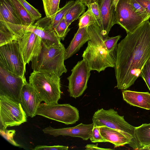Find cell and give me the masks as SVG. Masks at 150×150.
Masks as SVG:
<instances>
[{
    "instance_id": "obj_5",
    "label": "cell",
    "mask_w": 150,
    "mask_h": 150,
    "mask_svg": "<svg viewBox=\"0 0 150 150\" xmlns=\"http://www.w3.org/2000/svg\"><path fill=\"white\" fill-rule=\"evenodd\" d=\"M92 120L94 126H106L119 131L130 140V147L139 150L135 135V127L126 121L124 116L120 115L114 109H98L94 113Z\"/></svg>"
},
{
    "instance_id": "obj_29",
    "label": "cell",
    "mask_w": 150,
    "mask_h": 150,
    "mask_svg": "<svg viewBox=\"0 0 150 150\" xmlns=\"http://www.w3.org/2000/svg\"><path fill=\"white\" fill-rule=\"evenodd\" d=\"M121 37L120 35L110 37L107 36L105 37L104 43L107 50L109 52H116L117 43Z\"/></svg>"
},
{
    "instance_id": "obj_22",
    "label": "cell",
    "mask_w": 150,
    "mask_h": 150,
    "mask_svg": "<svg viewBox=\"0 0 150 150\" xmlns=\"http://www.w3.org/2000/svg\"><path fill=\"white\" fill-rule=\"evenodd\" d=\"M85 4L79 0L75 1L74 4L67 11L64 17L68 25L77 20L85 12L86 8Z\"/></svg>"
},
{
    "instance_id": "obj_33",
    "label": "cell",
    "mask_w": 150,
    "mask_h": 150,
    "mask_svg": "<svg viewBox=\"0 0 150 150\" xmlns=\"http://www.w3.org/2000/svg\"><path fill=\"white\" fill-rule=\"evenodd\" d=\"M36 21L40 19L41 14L38 11L29 4L26 0H18Z\"/></svg>"
},
{
    "instance_id": "obj_41",
    "label": "cell",
    "mask_w": 150,
    "mask_h": 150,
    "mask_svg": "<svg viewBox=\"0 0 150 150\" xmlns=\"http://www.w3.org/2000/svg\"><path fill=\"white\" fill-rule=\"evenodd\" d=\"M119 0H112V4L114 7L116 8L117 4Z\"/></svg>"
},
{
    "instance_id": "obj_32",
    "label": "cell",
    "mask_w": 150,
    "mask_h": 150,
    "mask_svg": "<svg viewBox=\"0 0 150 150\" xmlns=\"http://www.w3.org/2000/svg\"><path fill=\"white\" fill-rule=\"evenodd\" d=\"M132 1L133 8L135 13L144 21L149 20L150 16L145 9L135 0H132Z\"/></svg>"
},
{
    "instance_id": "obj_13",
    "label": "cell",
    "mask_w": 150,
    "mask_h": 150,
    "mask_svg": "<svg viewBox=\"0 0 150 150\" xmlns=\"http://www.w3.org/2000/svg\"><path fill=\"white\" fill-rule=\"evenodd\" d=\"M93 126V123L89 124L81 123L76 126L70 127L54 128L49 126L42 130L44 133L54 137L60 135L69 136L79 137L86 141L90 139Z\"/></svg>"
},
{
    "instance_id": "obj_21",
    "label": "cell",
    "mask_w": 150,
    "mask_h": 150,
    "mask_svg": "<svg viewBox=\"0 0 150 150\" xmlns=\"http://www.w3.org/2000/svg\"><path fill=\"white\" fill-rule=\"evenodd\" d=\"M135 135L139 149L150 145V123L143 124L135 127Z\"/></svg>"
},
{
    "instance_id": "obj_34",
    "label": "cell",
    "mask_w": 150,
    "mask_h": 150,
    "mask_svg": "<svg viewBox=\"0 0 150 150\" xmlns=\"http://www.w3.org/2000/svg\"><path fill=\"white\" fill-rule=\"evenodd\" d=\"M90 9L95 17L98 24L101 27L102 24L100 11L98 4L96 1L89 4L85 5Z\"/></svg>"
},
{
    "instance_id": "obj_37",
    "label": "cell",
    "mask_w": 150,
    "mask_h": 150,
    "mask_svg": "<svg viewBox=\"0 0 150 150\" xmlns=\"http://www.w3.org/2000/svg\"><path fill=\"white\" fill-rule=\"evenodd\" d=\"M68 146L62 145H38L31 149L33 150H68Z\"/></svg>"
},
{
    "instance_id": "obj_19",
    "label": "cell",
    "mask_w": 150,
    "mask_h": 150,
    "mask_svg": "<svg viewBox=\"0 0 150 150\" xmlns=\"http://www.w3.org/2000/svg\"><path fill=\"white\" fill-rule=\"evenodd\" d=\"M100 133L107 142L114 145L115 148L123 146L126 144L130 146V140L119 131L106 127H99Z\"/></svg>"
},
{
    "instance_id": "obj_36",
    "label": "cell",
    "mask_w": 150,
    "mask_h": 150,
    "mask_svg": "<svg viewBox=\"0 0 150 150\" xmlns=\"http://www.w3.org/2000/svg\"><path fill=\"white\" fill-rule=\"evenodd\" d=\"M90 139L93 143L107 142L100 133L99 127L96 126H93Z\"/></svg>"
},
{
    "instance_id": "obj_28",
    "label": "cell",
    "mask_w": 150,
    "mask_h": 150,
    "mask_svg": "<svg viewBox=\"0 0 150 150\" xmlns=\"http://www.w3.org/2000/svg\"><path fill=\"white\" fill-rule=\"evenodd\" d=\"M66 21L64 16L59 22L56 28L54 31L61 40H64L70 29Z\"/></svg>"
},
{
    "instance_id": "obj_6",
    "label": "cell",
    "mask_w": 150,
    "mask_h": 150,
    "mask_svg": "<svg viewBox=\"0 0 150 150\" xmlns=\"http://www.w3.org/2000/svg\"><path fill=\"white\" fill-rule=\"evenodd\" d=\"M36 114L66 125L74 124L79 119V110L69 104L41 103Z\"/></svg>"
},
{
    "instance_id": "obj_38",
    "label": "cell",
    "mask_w": 150,
    "mask_h": 150,
    "mask_svg": "<svg viewBox=\"0 0 150 150\" xmlns=\"http://www.w3.org/2000/svg\"><path fill=\"white\" fill-rule=\"evenodd\" d=\"M144 8L150 16V0H135Z\"/></svg>"
},
{
    "instance_id": "obj_31",
    "label": "cell",
    "mask_w": 150,
    "mask_h": 150,
    "mask_svg": "<svg viewBox=\"0 0 150 150\" xmlns=\"http://www.w3.org/2000/svg\"><path fill=\"white\" fill-rule=\"evenodd\" d=\"M55 15L56 14L49 17L46 16L39 19L34 24L46 29H54L53 26Z\"/></svg>"
},
{
    "instance_id": "obj_7",
    "label": "cell",
    "mask_w": 150,
    "mask_h": 150,
    "mask_svg": "<svg viewBox=\"0 0 150 150\" xmlns=\"http://www.w3.org/2000/svg\"><path fill=\"white\" fill-rule=\"evenodd\" d=\"M0 64L16 75L25 78L26 64L17 41L0 46Z\"/></svg>"
},
{
    "instance_id": "obj_11",
    "label": "cell",
    "mask_w": 150,
    "mask_h": 150,
    "mask_svg": "<svg viewBox=\"0 0 150 150\" xmlns=\"http://www.w3.org/2000/svg\"><path fill=\"white\" fill-rule=\"evenodd\" d=\"M117 24L127 33L132 32L144 21L134 11L132 0H119L116 8Z\"/></svg>"
},
{
    "instance_id": "obj_15",
    "label": "cell",
    "mask_w": 150,
    "mask_h": 150,
    "mask_svg": "<svg viewBox=\"0 0 150 150\" xmlns=\"http://www.w3.org/2000/svg\"><path fill=\"white\" fill-rule=\"evenodd\" d=\"M100 9L102 21L101 28L103 35H108L112 27L117 24L116 8L112 0H96Z\"/></svg>"
},
{
    "instance_id": "obj_2",
    "label": "cell",
    "mask_w": 150,
    "mask_h": 150,
    "mask_svg": "<svg viewBox=\"0 0 150 150\" xmlns=\"http://www.w3.org/2000/svg\"><path fill=\"white\" fill-rule=\"evenodd\" d=\"M88 30L90 39L82 55L91 70L100 72L108 67H114L116 52H108L104 43L105 37L97 22L90 25Z\"/></svg>"
},
{
    "instance_id": "obj_26",
    "label": "cell",
    "mask_w": 150,
    "mask_h": 150,
    "mask_svg": "<svg viewBox=\"0 0 150 150\" xmlns=\"http://www.w3.org/2000/svg\"><path fill=\"white\" fill-rule=\"evenodd\" d=\"M79 18L78 25L79 28L88 27L90 25L97 22L93 14L88 8Z\"/></svg>"
},
{
    "instance_id": "obj_3",
    "label": "cell",
    "mask_w": 150,
    "mask_h": 150,
    "mask_svg": "<svg viewBox=\"0 0 150 150\" xmlns=\"http://www.w3.org/2000/svg\"><path fill=\"white\" fill-rule=\"evenodd\" d=\"M66 49L64 46L47 47L42 44L40 53L31 60L33 71L54 73L59 77L67 69L64 64Z\"/></svg>"
},
{
    "instance_id": "obj_12",
    "label": "cell",
    "mask_w": 150,
    "mask_h": 150,
    "mask_svg": "<svg viewBox=\"0 0 150 150\" xmlns=\"http://www.w3.org/2000/svg\"><path fill=\"white\" fill-rule=\"evenodd\" d=\"M17 41L26 65L41 52V38L33 32L25 30Z\"/></svg>"
},
{
    "instance_id": "obj_40",
    "label": "cell",
    "mask_w": 150,
    "mask_h": 150,
    "mask_svg": "<svg viewBox=\"0 0 150 150\" xmlns=\"http://www.w3.org/2000/svg\"><path fill=\"white\" fill-rule=\"evenodd\" d=\"M85 5L89 4L96 1V0H79Z\"/></svg>"
},
{
    "instance_id": "obj_4",
    "label": "cell",
    "mask_w": 150,
    "mask_h": 150,
    "mask_svg": "<svg viewBox=\"0 0 150 150\" xmlns=\"http://www.w3.org/2000/svg\"><path fill=\"white\" fill-rule=\"evenodd\" d=\"M60 77L54 73L33 71L29 77V83L41 101L48 105L58 103L60 98Z\"/></svg>"
},
{
    "instance_id": "obj_9",
    "label": "cell",
    "mask_w": 150,
    "mask_h": 150,
    "mask_svg": "<svg viewBox=\"0 0 150 150\" xmlns=\"http://www.w3.org/2000/svg\"><path fill=\"white\" fill-rule=\"evenodd\" d=\"M27 82L25 78L16 75L0 64V95L20 103L22 88Z\"/></svg>"
},
{
    "instance_id": "obj_35",
    "label": "cell",
    "mask_w": 150,
    "mask_h": 150,
    "mask_svg": "<svg viewBox=\"0 0 150 150\" xmlns=\"http://www.w3.org/2000/svg\"><path fill=\"white\" fill-rule=\"evenodd\" d=\"M139 76L144 79L150 91V59L142 69Z\"/></svg>"
},
{
    "instance_id": "obj_24",
    "label": "cell",
    "mask_w": 150,
    "mask_h": 150,
    "mask_svg": "<svg viewBox=\"0 0 150 150\" xmlns=\"http://www.w3.org/2000/svg\"><path fill=\"white\" fill-rule=\"evenodd\" d=\"M21 21L22 25H30L35 20L18 0H10Z\"/></svg>"
},
{
    "instance_id": "obj_17",
    "label": "cell",
    "mask_w": 150,
    "mask_h": 150,
    "mask_svg": "<svg viewBox=\"0 0 150 150\" xmlns=\"http://www.w3.org/2000/svg\"><path fill=\"white\" fill-rule=\"evenodd\" d=\"M123 100L129 104L150 110V93L130 90L122 92Z\"/></svg>"
},
{
    "instance_id": "obj_39",
    "label": "cell",
    "mask_w": 150,
    "mask_h": 150,
    "mask_svg": "<svg viewBox=\"0 0 150 150\" xmlns=\"http://www.w3.org/2000/svg\"><path fill=\"white\" fill-rule=\"evenodd\" d=\"M86 150H112V149L109 148H104L99 147L98 146V144H88L85 146Z\"/></svg>"
},
{
    "instance_id": "obj_20",
    "label": "cell",
    "mask_w": 150,
    "mask_h": 150,
    "mask_svg": "<svg viewBox=\"0 0 150 150\" xmlns=\"http://www.w3.org/2000/svg\"><path fill=\"white\" fill-rule=\"evenodd\" d=\"M0 21L14 24H22L10 0H0Z\"/></svg>"
},
{
    "instance_id": "obj_16",
    "label": "cell",
    "mask_w": 150,
    "mask_h": 150,
    "mask_svg": "<svg viewBox=\"0 0 150 150\" xmlns=\"http://www.w3.org/2000/svg\"><path fill=\"white\" fill-rule=\"evenodd\" d=\"M25 30L34 33L41 39L42 44L47 47L64 45L54 29H47L34 24L28 26L24 25Z\"/></svg>"
},
{
    "instance_id": "obj_42",
    "label": "cell",
    "mask_w": 150,
    "mask_h": 150,
    "mask_svg": "<svg viewBox=\"0 0 150 150\" xmlns=\"http://www.w3.org/2000/svg\"><path fill=\"white\" fill-rule=\"evenodd\" d=\"M139 150H150V145L149 146H144L140 148Z\"/></svg>"
},
{
    "instance_id": "obj_25",
    "label": "cell",
    "mask_w": 150,
    "mask_h": 150,
    "mask_svg": "<svg viewBox=\"0 0 150 150\" xmlns=\"http://www.w3.org/2000/svg\"><path fill=\"white\" fill-rule=\"evenodd\" d=\"M46 16L56 14L59 10L60 0H42Z\"/></svg>"
},
{
    "instance_id": "obj_14",
    "label": "cell",
    "mask_w": 150,
    "mask_h": 150,
    "mask_svg": "<svg viewBox=\"0 0 150 150\" xmlns=\"http://www.w3.org/2000/svg\"><path fill=\"white\" fill-rule=\"evenodd\" d=\"M42 101L32 86L26 83L21 92L20 103L27 115L33 117Z\"/></svg>"
},
{
    "instance_id": "obj_30",
    "label": "cell",
    "mask_w": 150,
    "mask_h": 150,
    "mask_svg": "<svg viewBox=\"0 0 150 150\" xmlns=\"http://www.w3.org/2000/svg\"><path fill=\"white\" fill-rule=\"evenodd\" d=\"M15 133V130H8L3 126H0L1 135L12 145L16 146H20L21 145L17 143L13 139V137Z\"/></svg>"
},
{
    "instance_id": "obj_23",
    "label": "cell",
    "mask_w": 150,
    "mask_h": 150,
    "mask_svg": "<svg viewBox=\"0 0 150 150\" xmlns=\"http://www.w3.org/2000/svg\"><path fill=\"white\" fill-rule=\"evenodd\" d=\"M19 38L6 22L0 21V46L12 41H18Z\"/></svg>"
},
{
    "instance_id": "obj_10",
    "label": "cell",
    "mask_w": 150,
    "mask_h": 150,
    "mask_svg": "<svg viewBox=\"0 0 150 150\" xmlns=\"http://www.w3.org/2000/svg\"><path fill=\"white\" fill-rule=\"evenodd\" d=\"M91 71L84 59L78 62L73 67L71 74L67 78L68 91L70 97L76 98L83 94L87 87Z\"/></svg>"
},
{
    "instance_id": "obj_8",
    "label": "cell",
    "mask_w": 150,
    "mask_h": 150,
    "mask_svg": "<svg viewBox=\"0 0 150 150\" xmlns=\"http://www.w3.org/2000/svg\"><path fill=\"white\" fill-rule=\"evenodd\" d=\"M27 116L20 103L0 95V126H19L27 121Z\"/></svg>"
},
{
    "instance_id": "obj_27",
    "label": "cell",
    "mask_w": 150,
    "mask_h": 150,
    "mask_svg": "<svg viewBox=\"0 0 150 150\" xmlns=\"http://www.w3.org/2000/svg\"><path fill=\"white\" fill-rule=\"evenodd\" d=\"M75 2V1L70 0L67 2L64 6L59 9L56 13L54 18L53 26L54 29L65 16L67 11Z\"/></svg>"
},
{
    "instance_id": "obj_18",
    "label": "cell",
    "mask_w": 150,
    "mask_h": 150,
    "mask_svg": "<svg viewBox=\"0 0 150 150\" xmlns=\"http://www.w3.org/2000/svg\"><path fill=\"white\" fill-rule=\"evenodd\" d=\"M88 28H79L68 47L66 49L65 60L76 53L85 43L90 40Z\"/></svg>"
},
{
    "instance_id": "obj_1",
    "label": "cell",
    "mask_w": 150,
    "mask_h": 150,
    "mask_svg": "<svg viewBox=\"0 0 150 150\" xmlns=\"http://www.w3.org/2000/svg\"><path fill=\"white\" fill-rule=\"evenodd\" d=\"M150 59V22L144 21L117 45L114 67L118 89L133 85Z\"/></svg>"
}]
</instances>
